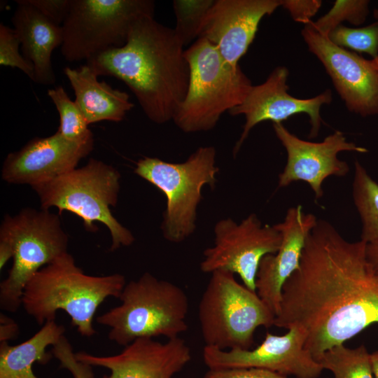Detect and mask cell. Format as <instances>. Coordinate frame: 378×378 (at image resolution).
<instances>
[{"instance_id": "28", "label": "cell", "mask_w": 378, "mask_h": 378, "mask_svg": "<svg viewBox=\"0 0 378 378\" xmlns=\"http://www.w3.org/2000/svg\"><path fill=\"white\" fill-rule=\"evenodd\" d=\"M328 38L337 46L365 52L372 59L378 55V20L358 28L341 24L331 31Z\"/></svg>"}, {"instance_id": "35", "label": "cell", "mask_w": 378, "mask_h": 378, "mask_svg": "<svg viewBox=\"0 0 378 378\" xmlns=\"http://www.w3.org/2000/svg\"><path fill=\"white\" fill-rule=\"evenodd\" d=\"M365 255L368 262L378 274V239L366 243Z\"/></svg>"}, {"instance_id": "31", "label": "cell", "mask_w": 378, "mask_h": 378, "mask_svg": "<svg viewBox=\"0 0 378 378\" xmlns=\"http://www.w3.org/2000/svg\"><path fill=\"white\" fill-rule=\"evenodd\" d=\"M280 2L295 22L304 24L312 22L322 5L321 0H280Z\"/></svg>"}, {"instance_id": "10", "label": "cell", "mask_w": 378, "mask_h": 378, "mask_svg": "<svg viewBox=\"0 0 378 378\" xmlns=\"http://www.w3.org/2000/svg\"><path fill=\"white\" fill-rule=\"evenodd\" d=\"M151 0H71L62 24L61 52L69 62L89 60L127 42L133 25L154 16Z\"/></svg>"}, {"instance_id": "4", "label": "cell", "mask_w": 378, "mask_h": 378, "mask_svg": "<svg viewBox=\"0 0 378 378\" xmlns=\"http://www.w3.org/2000/svg\"><path fill=\"white\" fill-rule=\"evenodd\" d=\"M184 56L189 65V83L172 120L186 133L209 131L225 112L241 104L253 85L239 65L226 61L204 38L186 49Z\"/></svg>"}, {"instance_id": "23", "label": "cell", "mask_w": 378, "mask_h": 378, "mask_svg": "<svg viewBox=\"0 0 378 378\" xmlns=\"http://www.w3.org/2000/svg\"><path fill=\"white\" fill-rule=\"evenodd\" d=\"M352 197L361 220L360 240L378 239V183L358 160L354 163Z\"/></svg>"}, {"instance_id": "36", "label": "cell", "mask_w": 378, "mask_h": 378, "mask_svg": "<svg viewBox=\"0 0 378 378\" xmlns=\"http://www.w3.org/2000/svg\"><path fill=\"white\" fill-rule=\"evenodd\" d=\"M372 369L374 378H378V351L370 354Z\"/></svg>"}, {"instance_id": "24", "label": "cell", "mask_w": 378, "mask_h": 378, "mask_svg": "<svg viewBox=\"0 0 378 378\" xmlns=\"http://www.w3.org/2000/svg\"><path fill=\"white\" fill-rule=\"evenodd\" d=\"M319 363L334 378H374L370 354L363 344L354 349L344 344L334 346L324 353Z\"/></svg>"}, {"instance_id": "15", "label": "cell", "mask_w": 378, "mask_h": 378, "mask_svg": "<svg viewBox=\"0 0 378 378\" xmlns=\"http://www.w3.org/2000/svg\"><path fill=\"white\" fill-rule=\"evenodd\" d=\"M273 129L287 153L286 164L279 175V187H286L294 181H304L310 186L316 200L323 195L322 184L327 178L342 177L349 172L348 164L338 158L339 153L368 152L367 148L348 141L338 130L321 142H312L292 134L282 123H273Z\"/></svg>"}, {"instance_id": "6", "label": "cell", "mask_w": 378, "mask_h": 378, "mask_svg": "<svg viewBox=\"0 0 378 378\" xmlns=\"http://www.w3.org/2000/svg\"><path fill=\"white\" fill-rule=\"evenodd\" d=\"M120 174L113 166L90 158L80 168L31 188L39 197L41 209L56 207L59 213L69 211L83 220L86 230L94 232L95 222L104 224L111 236L110 250L133 244L134 237L113 216L120 191Z\"/></svg>"}, {"instance_id": "21", "label": "cell", "mask_w": 378, "mask_h": 378, "mask_svg": "<svg viewBox=\"0 0 378 378\" xmlns=\"http://www.w3.org/2000/svg\"><path fill=\"white\" fill-rule=\"evenodd\" d=\"M64 73L74 90V102L88 125L104 120L120 122L134 106L126 92L99 81L87 64L77 69L65 67Z\"/></svg>"}, {"instance_id": "12", "label": "cell", "mask_w": 378, "mask_h": 378, "mask_svg": "<svg viewBox=\"0 0 378 378\" xmlns=\"http://www.w3.org/2000/svg\"><path fill=\"white\" fill-rule=\"evenodd\" d=\"M312 22L304 24L302 36L324 66L346 108L362 117L378 115V69L374 61L336 46Z\"/></svg>"}, {"instance_id": "30", "label": "cell", "mask_w": 378, "mask_h": 378, "mask_svg": "<svg viewBox=\"0 0 378 378\" xmlns=\"http://www.w3.org/2000/svg\"><path fill=\"white\" fill-rule=\"evenodd\" d=\"M50 352L59 362L60 368L67 370L74 378H94L92 366L76 358L72 346L64 335L52 346Z\"/></svg>"}, {"instance_id": "29", "label": "cell", "mask_w": 378, "mask_h": 378, "mask_svg": "<svg viewBox=\"0 0 378 378\" xmlns=\"http://www.w3.org/2000/svg\"><path fill=\"white\" fill-rule=\"evenodd\" d=\"M20 40L15 30L0 24V64L18 68L34 80V68L31 62L20 53Z\"/></svg>"}, {"instance_id": "27", "label": "cell", "mask_w": 378, "mask_h": 378, "mask_svg": "<svg viewBox=\"0 0 378 378\" xmlns=\"http://www.w3.org/2000/svg\"><path fill=\"white\" fill-rule=\"evenodd\" d=\"M369 5L368 0H336L327 13L312 24L318 32L328 36L343 22L355 26L363 24L369 14Z\"/></svg>"}, {"instance_id": "7", "label": "cell", "mask_w": 378, "mask_h": 378, "mask_svg": "<svg viewBox=\"0 0 378 378\" xmlns=\"http://www.w3.org/2000/svg\"><path fill=\"white\" fill-rule=\"evenodd\" d=\"M198 318L205 346L250 349L257 328L273 326L275 314L233 273L217 270L211 273L200 301Z\"/></svg>"}, {"instance_id": "26", "label": "cell", "mask_w": 378, "mask_h": 378, "mask_svg": "<svg viewBox=\"0 0 378 378\" xmlns=\"http://www.w3.org/2000/svg\"><path fill=\"white\" fill-rule=\"evenodd\" d=\"M214 0H174L176 36L185 47L199 38L202 21Z\"/></svg>"}, {"instance_id": "14", "label": "cell", "mask_w": 378, "mask_h": 378, "mask_svg": "<svg viewBox=\"0 0 378 378\" xmlns=\"http://www.w3.org/2000/svg\"><path fill=\"white\" fill-rule=\"evenodd\" d=\"M288 74L286 66L276 67L263 83L253 85L241 104L229 111L232 116L243 115L245 117L242 132L233 149L234 155L239 152L251 130L262 122L281 123L290 116L303 113L309 117V136L314 138L318 134L323 122L321 108L323 105L331 103L332 92L327 89L309 99L293 97L288 92Z\"/></svg>"}, {"instance_id": "19", "label": "cell", "mask_w": 378, "mask_h": 378, "mask_svg": "<svg viewBox=\"0 0 378 378\" xmlns=\"http://www.w3.org/2000/svg\"><path fill=\"white\" fill-rule=\"evenodd\" d=\"M317 222L315 215L297 205L289 208L283 221L275 225L282 235L281 246L276 253L262 258L255 279L257 294L275 316L280 310L283 286L298 268L306 240Z\"/></svg>"}, {"instance_id": "33", "label": "cell", "mask_w": 378, "mask_h": 378, "mask_svg": "<svg viewBox=\"0 0 378 378\" xmlns=\"http://www.w3.org/2000/svg\"><path fill=\"white\" fill-rule=\"evenodd\" d=\"M204 378H287L270 370L256 368L209 370Z\"/></svg>"}, {"instance_id": "5", "label": "cell", "mask_w": 378, "mask_h": 378, "mask_svg": "<svg viewBox=\"0 0 378 378\" xmlns=\"http://www.w3.org/2000/svg\"><path fill=\"white\" fill-rule=\"evenodd\" d=\"M120 304L97 317L110 328L108 339L125 346L139 338L178 337L188 329L186 292L170 281L145 272L125 284Z\"/></svg>"}, {"instance_id": "32", "label": "cell", "mask_w": 378, "mask_h": 378, "mask_svg": "<svg viewBox=\"0 0 378 378\" xmlns=\"http://www.w3.org/2000/svg\"><path fill=\"white\" fill-rule=\"evenodd\" d=\"M58 25H62L71 5V0H24Z\"/></svg>"}, {"instance_id": "18", "label": "cell", "mask_w": 378, "mask_h": 378, "mask_svg": "<svg viewBox=\"0 0 378 378\" xmlns=\"http://www.w3.org/2000/svg\"><path fill=\"white\" fill-rule=\"evenodd\" d=\"M279 6L280 0H214L202 21L199 38L206 39L226 61L238 66L262 19Z\"/></svg>"}, {"instance_id": "34", "label": "cell", "mask_w": 378, "mask_h": 378, "mask_svg": "<svg viewBox=\"0 0 378 378\" xmlns=\"http://www.w3.org/2000/svg\"><path fill=\"white\" fill-rule=\"evenodd\" d=\"M18 323L4 314H0V342H8L19 333Z\"/></svg>"}, {"instance_id": "1", "label": "cell", "mask_w": 378, "mask_h": 378, "mask_svg": "<svg viewBox=\"0 0 378 378\" xmlns=\"http://www.w3.org/2000/svg\"><path fill=\"white\" fill-rule=\"evenodd\" d=\"M365 244L346 240L329 222L318 220L298 268L283 286L274 326L301 328L304 347L318 362L378 323V274L366 258Z\"/></svg>"}, {"instance_id": "22", "label": "cell", "mask_w": 378, "mask_h": 378, "mask_svg": "<svg viewBox=\"0 0 378 378\" xmlns=\"http://www.w3.org/2000/svg\"><path fill=\"white\" fill-rule=\"evenodd\" d=\"M64 332L62 325L51 321L19 344L0 342V378H38L33 372L34 363L45 365L50 361L52 354L46 349L54 346Z\"/></svg>"}, {"instance_id": "8", "label": "cell", "mask_w": 378, "mask_h": 378, "mask_svg": "<svg viewBox=\"0 0 378 378\" xmlns=\"http://www.w3.org/2000/svg\"><path fill=\"white\" fill-rule=\"evenodd\" d=\"M68 236L58 215L48 210L26 208L4 217L0 241L13 250V265L0 284V307L15 313L22 306L24 288L43 267L68 252Z\"/></svg>"}, {"instance_id": "25", "label": "cell", "mask_w": 378, "mask_h": 378, "mask_svg": "<svg viewBox=\"0 0 378 378\" xmlns=\"http://www.w3.org/2000/svg\"><path fill=\"white\" fill-rule=\"evenodd\" d=\"M48 95L59 115L58 132L65 139L76 142L94 139L83 113L74 101L69 97L62 85L48 90Z\"/></svg>"}, {"instance_id": "16", "label": "cell", "mask_w": 378, "mask_h": 378, "mask_svg": "<svg viewBox=\"0 0 378 378\" xmlns=\"http://www.w3.org/2000/svg\"><path fill=\"white\" fill-rule=\"evenodd\" d=\"M94 147V139L76 142L58 132L35 137L20 150L8 154L1 169L2 179L11 184L31 188L50 181L75 169Z\"/></svg>"}, {"instance_id": "37", "label": "cell", "mask_w": 378, "mask_h": 378, "mask_svg": "<svg viewBox=\"0 0 378 378\" xmlns=\"http://www.w3.org/2000/svg\"><path fill=\"white\" fill-rule=\"evenodd\" d=\"M373 17L378 20V7L373 10ZM378 69V55L375 59H372Z\"/></svg>"}, {"instance_id": "9", "label": "cell", "mask_w": 378, "mask_h": 378, "mask_svg": "<svg viewBox=\"0 0 378 378\" xmlns=\"http://www.w3.org/2000/svg\"><path fill=\"white\" fill-rule=\"evenodd\" d=\"M216 157L214 147L202 146L181 163L149 157L136 162L134 173L155 186L166 197L162 230L167 240L179 243L194 232L202 188L206 185L214 187L216 182L218 168Z\"/></svg>"}, {"instance_id": "11", "label": "cell", "mask_w": 378, "mask_h": 378, "mask_svg": "<svg viewBox=\"0 0 378 378\" xmlns=\"http://www.w3.org/2000/svg\"><path fill=\"white\" fill-rule=\"evenodd\" d=\"M214 246L204 251L200 270L204 273L225 270L237 274L243 284L255 291V279L262 258L279 250L282 235L275 225H262L250 214L240 223L231 218L218 221Z\"/></svg>"}, {"instance_id": "2", "label": "cell", "mask_w": 378, "mask_h": 378, "mask_svg": "<svg viewBox=\"0 0 378 378\" xmlns=\"http://www.w3.org/2000/svg\"><path fill=\"white\" fill-rule=\"evenodd\" d=\"M184 50L173 28L146 15L133 25L125 45L102 52L86 64L98 76L122 80L146 115L163 124L173 120L187 92L190 69Z\"/></svg>"}, {"instance_id": "20", "label": "cell", "mask_w": 378, "mask_h": 378, "mask_svg": "<svg viewBox=\"0 0 378 378\" xmlns=\"http://www.w3.org/2000/svg\"><path fill=\"white\" fill-rule=\"evenodd\" d=\"M18 6L11 21L20 40L23 56L34 68L33 81L52 85L55 76L51 62L52 51L63 42V29L24 0L15 1Z\"/></svg>"}, {"instance_id": "17", "label": "cell", "mask_w": 378, "mask_h": 378, "mask_svg": "<svg viewBox=\"0 0 378 378\" xmlns=\"http://www.w3.org/2000/svg\"><path fill=\"white\" fill-rule=\"evenodd\" d=\"M76 358L91 366L108 369L104 378H172L191 360V350L179 337L162 343L154 338H139L113 356H95L84 351Z\"/></svg>"}, {"instance_id": "13", "label": "cell", "mask_w": 378, "mask_h": 378, "mask_svg": "<svg viewBox=\"0 0 378 378\" xmlns=\"http://www.w3.org/2000/svg\"><path fill=\"white\" fill-rule=\"evenodd\" d=\"M283 335L267 332L253 349L221 350L205 346L203 360L209 370L256 368L295 378H318L323 370L305 349V334L297 326Z\"/></svg>"}, {"instance_id": "3", "label": "cell", "mask_w": 378, "mask_h": 378, "mask_svg": "<svg viewBox=\"0 0 378 378\" xmlns=\"http://www.w3.org/2000/svg\"><path fill=\"white\" fill-rule=\"evenodd\" d=\"M125 284L120 274H85L66 252L31 276L24 288L22 306L42 326L55 321L57 312L63 310L79 334L90 337L96 333L93 319L99 305L108 298H119Z\"/></svg>"}]
</instances>
